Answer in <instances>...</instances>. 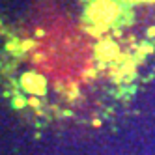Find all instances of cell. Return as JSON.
Segmentation results:
<instances>
[{"label":"cell","mask_w":155,"mask_h":155,"mask_svg":"<svg viewBox=\"0 0 155 155\" xmlns=\"http://www.w3.org/2000/svg\"><path fill=\"white\" fill-rule=\"evenodd\" d=\"M127 2H148V0H127Z\"/></svg>","instance_id":"obj_1"}]
</instances>
